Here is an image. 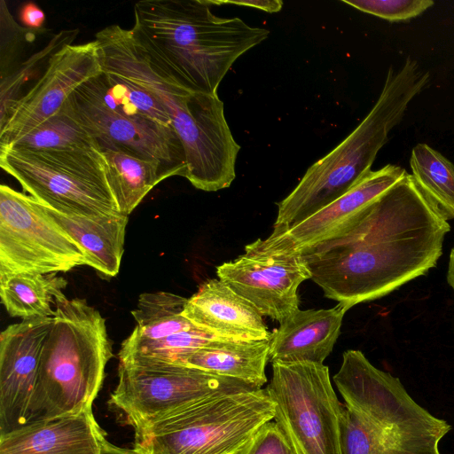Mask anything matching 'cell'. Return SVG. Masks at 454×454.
Instances as JSON below:
<instances>
[{
	"instance_id": "obj_1",
	"label": "cell",
	"mask_w": 454,
	"mask_h": 454,
	"mask_svg": "<svg viewBox=\"0 0 454 454\" xmlns=\"http://www.w3.org/2000/svg\"><path fill=\"white\" fill-rule=\"evenodd\" d=\"M450 230L407 173L335 235L299 252L310 279L348 310L427 273Z\"/></svg>"
},
{
	"instance_id": "obj_2",
	"label": "cell",
	"mask_w": 454,
	"mask_h": 454,
	"mask_svg": "<svg viewBox=\"0 0 454 454\" xmlns=\"http://www.w3.org/2000/svg\"><path fill=\"white\" fill-rule=\"evenodd\" d=\"M131 31L173 82L207 94H217L233 63L270 34L237 17L215 16L207 0L139 1Z\"/></svg>"
},
{
	"instance_id": "obj_3",
	"label": "cell",
	"mask_w": 454,
	"mask_h": 454,
	"mask_svg": "<svg viewBox=\"0 0 454 454\" xmlns=\"http://www.w3.org/2000/svg\"><path fill=\"white\" fill-rule=\"evenodd\" d=\"M345 401L342 454H441L451 430L416 403L399 378L376 368L360 351L343 353L333 376Z\"/></svg>"
},
{
	"instance_id": "obj_4",
	"label": "cell",
	"mask_w": 454,
	"mask_h": 454,
	"mask_svg": "<svg viewBox=\"0 0 454 454\" xmlns=\"http://www.w3.org/2000/svg\"><path fill=\"white\" fill-rule=\"evenodd\" d=\"M430 74L408 57L388 68L382 90L367 115L338 145L313 163L278 205L272 235L310 217L345 194L366 174L409 104L429 83Z\"/></svg>"
},
{
	"instance_id": "obj_5",
	"label": "cell",
	"mask_w": 454,
	"mask_h": 454,
	"mask_svg": "<svg viewBox=\"0 0 454 454\" xmlns=\"http://www.w3.org/2000/svg\"><path fill=\"white\" fill-rule=\"evenodd\" d=\"M113 356L100 312L81 298L59 303L42 348L26 425L92 410Z\"/></svg>"
},
{
	"instance_id": "obj_6",
	"label": "cell",
	"mask_w": 454,
	"mask_h": 454,
	"mask_svg": "<svg viewBox=\"0 0 454 454\" xmlns=\"http://www.w3.org/2000/svg\"><path fill=\"white\" fill-rule=\"evenodd\" d=\"M64 106L96 138L101 151L123 150L185 176L182 143L172 127L162 125L167 113L145 89L102 70L80 85Z\"/></svg>"
},
{
	"instance_id": "obj_7",
	"label": "cell",
	"mask_w": 454,
	"mask_h": 454,
	"mask_svg": "<svg viewBox=\"0 0 454 454\" xmlns=\"http://www.w3.org/2000/svg\"><path fill=\"white\" fill-rule=\"evenodd\" d=\"M274 414L266 388L217 395L135 431L133 448L144 454H235Z\"/></svg>"
},
{
	"instance_id": "obj_8",
	"label": "cell",
	"mask_w": 454,
	"mask_h": 454,
	"mask_svg": "<svg viewBox=\"0 0 454 454\" xmlns=\"http://www.w3.org/2000/svg\"><path fill=\"white\" fill-rule=\"evenodd\" d=\"M0 167L40 203L66 215L120 213L101 149L0 147Z\"/></svg>"
},
{
	"instance_id": "obj_9",
	"label": "cell",
	"mask_w": 454,
	"mask_h": 454,
	"mask_svg": "<svg viewBox=\"0 0 454 454\" xmlns=\"http://www.w3.org/2000/svg\"><path fill=\"white\" fill-rule=\"evenodd\" d=\"M266 390L275 404L274 421L295 454H342L339 401L324 364H272Z\"/></svg>"
},
{
	"instance_id": "obj_10",
	"label": "cell",
	"mask_w": 454,
	"mask_h": 454,
	"mask_svg": "<svg viewBox=\"0 0 454 454\" xmlns=\"http://www.w3.org/2000/svg\"><path fill=\"white\" fill-rule=\"evenodd\" d=\"M259 389L184 364H122L108 404L135 431L210 396Z\"/></svg>"
},
{
	"instance_id": "obj_11",
	"label": "cell",
	"mask_w": 454,
	"mask_h": 454,
	"mask_svg": "<svg viewBox=\"0 0 454 454\" xmlns=\"http://www.w3.org/2000/svg\"><path fill=\"white\" fill-rule=\"evenodd\" d=\"M87 265L81 247L30 195L0 185V275L67 272Z\"/></svg>"
},
{
	"instance_id": "obj_12",
	"label": "cell",
	"mask_w": 454,
	"mask_h": 454,
	"mask_svg": "<svg viewBox=\"0 0 454 454\" xmlns=\"http://www.w3.org/2000/svg\"><path fill=\"white\" fill-rule=\"evenodd\" d=\"M216 275L262 316L279 323L299 309L298 287L311 278L300 252L270 247L262 239L219 265Z\"/></svg>"
},
{
	"instance_id": "obj_13",
	"label": "cell",
	"mask_w": 454,
	"mask_h": 454,
	"mask_svg": "<svg viewBox=\"0 0 454 454\" xmlns=\"http://www.w3.org/2000/svg\"><path fill=\"white\" fill-rule=\"evenodd\" d=\"M102 73L97 42L67 43L53 52L42 77L21 96L0 124L7 146L56 114L83 82Z\"/></svg>"
},
{
	"instance_id": "obj_14",
	"label": "cell",
	"mask_w": 454,
	"mask_h": 454,
	"mask_svg": "<svg viewBox=\"0 0 454 454\" xmlns=\"http://www.w3.org/2000/svg\"><path fill=\"white\" fill-rule=\"evenodd\" d=\"M53 317L10 325L0 334V434L26 425Z\"/></svg>"
},
{
	"instance_id": "obj_15",
	"label": "cell",
	"mask_w": 454,
	"mask_h": 454,
	"mask_svg": "<svg viewBox=\"0 0 454 454\" xmlns=\"http://www.w3.org/2000/svg\"><path fill=\"white\" fill-rule=\"evenodd\" d=\"M407 173L402 167L393 164L371 170L333 203L286 231L270 234L263 242L272 248L299 252L328 239Z\"/></svg>"
},
{
	"instance_id": "obj_16",
	"label": "cell",
	"mask_w": 454,
	"mask_h": 454,
	"mask_svg": "<svg viewBox=\"0 0 454 454\" xmlns=\"http://www.w3.org/2000/svg\"><path fill=\"white\" fill-rule=\"evenodd\" d=\"M183 315L198 328L221 339L270 340L258 309L220 279H208L187 299Z\"/></svg>"
},
{
	"instance_id": "obj_17",
	"label": "cell",
	"mask_w": 454,
	"mask_h": 454,
	"mask_svg": "<svg viewBox=\"0 0 454 454\" xmlns=\"http://www.w3.org/2000/svg\"><path fill=\"white\" fill-rule=\"evenodd\" d=\"M106 432L92 410L0 434V454H100Z\"/></svg>"
},
{
	"instance_id": "obj_18",
	"label": "cell",
	"mask_w": 454,
	"mask_h": 454,
	"mask_svg": "<svg viewBox=\"0 0 454 454\" xmlns=\"http://www.w3.org/2000/svg\"><path fill=\"white\" fill-rule=\"evenodd\" d=\"M346 311L338 303L332 309H299L286 317L271 334V364H323L337 341Z\"/></svg>"
},
{
	"instance_id": "obj_19",
	"label": "cell",
	"mask_w": 454,
	"mask_h": 454,
	"mask_svg": "<svg viewBox=\"0 0 454 454\" xmlns=\"http://www.w3.org/2000/svg\"><path fill=\"white\" fill-rule=\"evenodd\" d=\"M43 206L55 222L81 247L88 266L105 277L118 274L124 251L128 215L121 213L92 216L66 215Z\"/></svg>"
},
{
	"instance_id": "obj_20",
	"label": "cell",
	"mask_w": 454,
	"mask_h": 454,
	"mask_svg": "<svg viewBox=\"0 0 454 454\" xmlns=\"http://www.w3.org/2000/svg\"><path fill=\"white\" fill-rule=\"evenodd\" d=\"M270 340L215 339L192 351L184 365L237 380L255 388L267 382Z\"/></svg>"
},
{
	"instance_id": "obj_21",
	"label": "cell",
	"mask_w": 454,
	"mask_h": 454,
	"mask_svg": "<svg viewBox=\"0 0 454 454\" xmlns=\"http://www.w3.org/2000/svg\"><path fill=\"white\" fill-rule=\"evenodd\" d=\"M67 285L57 273L0 275L1 301L12 317H53L58 305L67 299L64 294Z\"/></svg>"
},
{
	"instance_id": "obj_22",
	"label": "cell",
	"mask_w": 454,
	"mask_h": 454,
	"mask_svg": "<svg viewBox=\"0 0 454 454\" xmlns=\"http://www.w3.org/2000/svg\"><path fill=\"white\" fill-rule=\"evenodd\" d=\"M109 185L121 214L128 215L161 181L175 174L161 163L120 149L102 150Z\"/></svg>"
},
{
	"instance_id": "obj_23",
	"label": "cell",
	"mask_w": 454,
	"mask_h": 454,
	"mask_svg": "<svg viewBox=\"0 0 454 454\" xmlns=\"http://www.w3.org/2000/svg\"><path fill=\"white\" fill-rule=\"evenodd\" d=\"M411 176L426 198L447 221L454 219V164L425 143L411 154Z\"/></svg>"
},
{
	"instance_id": "obj_24",
	"label": "cell",
	"mask_w": 454,
	"mask_h": 454,
	"mask_svg": "<svg viewBox=\"0 0 454 454\" xmlns=\"http://www.w3.org/2000/svg\"><path fill=\"white\" fill-rule=\"evenodd\" d=\"M186 301V298L167 292L142 294L137 309L131 311L137 325L130 336L156 340L198 328L183 315Z\"/></svg>"
},
{
	"instance_id": "obj_25",
	"label": "cell",
	"mask_w": 454,
	"mask_h": 454,
	"mask_svg": "<svg viewBox=\"0 0 454 454\" xmlns=\"http://www.w3.org/2000/svg\"><path fill=\"white\" fill-rule=\"evenodd\" d=\"M215 339L218 338L200 328L156 340L136 339L129 335L118 353L119 363L184 364L192 351Z\"/></svg>"
},
{
	"instance_id": "obj_26",
	"label": "cell",
	"mask_w": 454,
	"mask_h": 454,
	"mask_svg": "<svg viewBox=\"0 0 454 454\" xmlns=\"http://www.w3.org/2000/svg\"><path fill=\"white\" fill-rule=\"evenodd\" d=\"M7 146L32 151L100 149L96 138L65 106L56 114Z\"/></svg>"
},
{
	"instance_id": "obj_27",
	"label": "cell",
	"mask_w": 454,
	"mask_h": 454,
	"mask_svg": "<svg viewBox=\"0 0 454 454\" xmlns=\"http://www.w3.org/2000/svg\"><path fill=\"white\" fill-rule=\"evenodd\" d=\"M78 32L77 29L60 31L51 38L41 51L31 56L29 59L23 63L19 70L1 79L0 124L4 121L11 108L19 100L21 86L28 79V75L32 73L31 70L35 68L38 63L42 62L46 57L51 56L60 47L71 43Z\"/></svg>"
},
{
	"instance_id": "obj_28",
	"label": "cell",
	"mask_w": 454,
	"mask_h": 454,
	"mask_svg": "<svg viewBox=\"0 0 454 454\" xmlns=\"http://www.w3.org/2000/svg\"><path fill=\"white\" fill-rule=\"evenodd\" d=\"M363 12L390 22L407 21L434 5L431 0H341Z\"/></svg>"
},
{
	"instance_id": "obj_29",
	"label": "cell",
	"mask_w": 454,
	"mask_h": 454,
	"mask_svg": "<svg viewBox=\"0 0 454 454\" xmlns=\"http://www.w3.org/2000/svg\"><path fill=\"white\" fill-rule=\"evenodd\" d=\"M235 454H295L275 421L263 424Z\"/></svg>"
},
{
	"instance_id": "obj_30",
	"label": "cell",
	"mask_w": 454,
	"mask_h": 454,
	"mask_svg": "<svg viewBox=\"0 0 454 454\" xmlns=\"http://www.w3.org/2000/svg\"><path fill=\"white\" fill-rule=\"evenodd\" d=\"M212 4H235L259 9L269 13L278 12L282 9L283 2L281 0H244V1H226V0H207Z\"/></svg>"
},
{
	"instance_id": "obj_31",
	"label": "cell",
	"mask_w": 454,
	"mask_h": 454,
	"mask_svg": "<svg viewBox=\"0 0 454 454\" xmlns=\"http://www.w3.org/2000/svg\"><path fill=\"white\" fill-rule=\"evenodd\" d=\"M20 20L28 27L40 28L44 23L45 14L34 3H27L21 9Z\"/></svg>"
},
{
	"instance_id": "obj_32",
	"label": "cell",
	"mask_w": 454,
	"mask_h": 454,
	"mask_svg": "<svg viewBox=\"0 0 454 454\" xmlns=\"http://www.w3.org/2000/svg\"><path fill=\"white\" fill-rule=\"evenodd\" d=\"M100 454H144L137 450L117 447L107 441L105 437L101 441Z\"/></svg>"
},
{
	"instance_id": "obj_33",
	"label": "cell",
	"mask_w": 454,
	"mask_h": 454,
	"mask_svg": "<svg viewBox=\"0 0 454 454\" xmlns=\"http://www.w3.org/2000/svg\"><path fill=\"white\" fill-rule=\"evenodd\" d=\"M447 282L454 291V247L450 250L447 270Z\"/></svg>"
}]
</instances>
